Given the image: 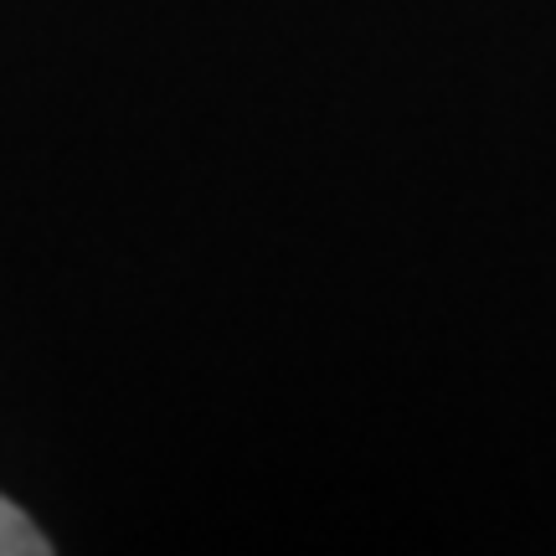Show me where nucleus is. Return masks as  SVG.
<instances>
[{
    "label": "nucleus",
    "instance_id": "obj_1",
    "mask_svg": "<svg viewBox=\"0 0 556 556\" xmlns=\"http://www.w3.org/2000/svg\"><path fill=\"white\" fill-rule=\"evenodd\" d=\"M52 541L41 536L31 516H21L11 500H0V556H47Z\"/></svg>",
    "mask_w": 556,
    "mask_h": 556
}]
</instances>
